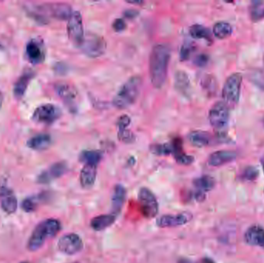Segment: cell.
<instances>
[{
  "mask_svg": "<svg viewBox=\"0 0 264 263\" xmlns=\"http://www.w3.org/2000/svg\"><path fill=\"white\" fill-rule=\"evenodd\" d=\"M97 168L98 166L93 164H84L81 170L80 181L81 186L85 189H90L94 184L97 177Z\"/></svg>",
  "mask_w": 264,
  "mask_h": 263,
  "instance_id": "ffe728a7",
  "label": "cell"
},
{
  "mask_svg": "<svg viewBox=\"0 0 264 263\" xmlns=\"http://www.w3.org/2000/svg\"><path fill=\"white\" fill-rule=\"evenodd\" d=\"M236 152L232 151H218L214 152L208 159V164L212 167H219L236 159Z\"/></svg>",
  "mask_w": 264,
  "mask_h": 263,
  "instance_id": "e0dca14e",
  "label": "cell"
},
{
  "mask_svg": "<svg viewBox=\"0 0 264 263\" xmlns=\"http://www.w3.org/2000/svg\"><path fill=\"white\" fill-rule=\"evenodd\" d=\"M3 101H4V96H3V93L0 92V108L2 107Z\"/></svg>",
  "mask_w": 264,
  "mask_h": 263,
  "instance_id": "ee69618b",
  "label": "cell"
},
{
  "mask_svg": "<svg viewBox=\"0 0 264 263\" xmlns=\"http://www.w3.org/2000/svg\"><path fill=\"white\" fill-rule=\"evenodd\" d=\"M242 80V74L239 73L232 74L226 80L223 86L222 96L223 102L228 107H235L239 102Z\"/></svg>",
  "mask_w": 264,
  "mask_h": 263,
  "instance_id": "277c9868",
  "label": "cell"
},
{
  "mask_svg": "<svg viewBox=\"0 0 264 263\" xmlns=\"http://www.w3.org/2000/svg\"><path fill=\"white\" fill-rule=\"evenodd\" d=\"M0 205L7 214H13L17 209V199L13 190L7 186L0 187Z\"/></svg>",
  "mask_w": 264,
  "mask_h": 263,
  "instance_id": "7c38bea8",
  "label": "cell"
},
{
  "mask_svg": "<svg viewBox=\"0 0 264 263\" xmlns=\"http://www.w3.org/2000/svg\"><path fill=\"white\" fill-rule=\"evenodd\" d=\"M171 50L165 43H159L152 48L149 59V74L152 85L159 89L165 82Z\"/></svg>",
  "mask_w": 264,
  "mask_h": 263,
  "instance_id": "6da1fadb",
  "label": "cell"
},
{
  "mask_svg": "<svg viewBox=\"0 0 264 263\" xmlns=\"http://www.w3.org/2000/svg\"><path fill=\"white\" fill-rule=\"evenodd\" d=\"M112 27L116 32H122L126 29V23L124 19H117L113 22Z\"/></svg>",
  "mask_w": 264,
  "mask_h": 263,
  "instance_id": "ab89813d",
  "label": "cell"
},
{
  "mask_svg": "<svg viewBox=\"0 0 264 263\" xmlns=\"http://www.w3.org/2000/svg\"><path fill=\"white\" fill-rule=\"evenodd\" d=\"M263 123H264V120H263Z\"/></svg>",
  "mask_w": 264,
  "mask_h": 263,
  "instance_id": "7dc6e473",
  "label": "cell"
},
{
  "mask_svg": "<svg viewBox=\"0 0 264 263\" xmlns=\"http://www.w3.org/2000/svg\"><path fill=\"white\" fill-rule=\"evenodd\" d=\"M138 202L141 213L147 219H152L158 212V203L152 191L147 187H141L138 193Z\"/></svg>",
  "mask_w": 264,
  "mask_h": 263,
  "instance_id": "52a82bcc",
  "label": "cell"
},
{
  "mask_svg": "<svg viewBox=\"0 0 264 263\" xmlns=\"http://www.w3.org/2000/svg\"><path fill=\"white\" fill-rule=\"evenodd\" d=\"M263 172H264V164H263Z\"/></svg>",
  "mask_w": 264,
  "mask_h": 263,
  "instance_id": "bcb514c9",
  "label": "cell"
},
{
  "mask_svg": "<svg viewBox=\"0 0 264 263\" xmlns=\"http://www.w3.org/2000/svg\"><path fill=\"white\" fill-rule=\"evenodd\" d=\"M61 115V111L54 104H43L36 109L33 114V120L37 123L51 125Z\"/></svg>",
  "mask_w": 264,
  "mask_h": 263,
  "instance_id": "9c48e42d",
  "label": "cell"
},
{
  "mask_svg": "<svg viewBox=\"0 0 264 263\" xmlns=\"http://www.w3.org/2000/svg\"><path fill=\"white\" fill-rule=\"evenodd\" d=\"M131 124V118L129 116L122 115L119 117L117 121V125L118 127V130L128 129V127Z\"/></svg>",
  "mask_w": 264,
  "mask_h": 263,
  "instance_id": "f35d334b",
  "label": "cell"
},
{
  "mask_svg": "<svg viewBox=\"0 0 264 263\" xmlns=\"http://www.w3.org/2000/svg\"><path fill=\"white\" fill-rule=\"evenodd\" d=\"M141 78L131 77L121 87L113 99V104L117 109H125L136 101L141 87Z\"/></svg>",
  "mask_w": 264,
  "mask_h": 263,
  "instance_id": "3957f363",
  "label": "cell"
},
{
  "mask_svg": "<svg viewBox=\"0 0 264 263\" xmlns=\"http://www.w3.org/2000/svg\"><path fill=\"white\" fill-rule=\"evenodd\" d=\"M190 36L198 40H211L210 30L200 24H195L189 28Z\"/></svg>",
  "mask_w": 264,
  "mask_h": 263,
  "instance_id": "4316f807",
  "label": "cell"
},
{
  "mask_svg": "<svg viewBox=\"0 0 264 263\" xmlns=\"http://www.w3.org/2000/svg\"><path fill=\"white\" fill-rule=\"evenodd\" d=\"M194 51V46L190 43H185L182 45L180 51V60L182 61L188 60Z\"/></svg>",
  "mask_w": 264,
  "mask_h": 263,
  "instance_id": "d590c367",
  "label": "cell"
},
{
  "mask_svg": "<svg viewBox=\"0 0 264 263\" xmlns=\"http://www.w3.org/2000/svg\"><path fill=\"white\" fill-rule=\"evenodd\" d=\"M52 143V139L49 134H41L31 137L27 142V146L35 151H44L49 148Z\"/></svg>",
  "mask_w": 264,
  "mask_h": 263,
  "instance_id": "7402d4cb",
  "label": "cell"
},
{
  "mask_svg": "<svg viewBox=\"0 0 264 263\" xmlns=\"http://www.w3.org/2000/svg\"><path fill=\"white\" fill-rule=\"evenodd\" d=\"M55 90L58 96L67 104H75L78 98V91L73 86L67 83H60L56 85Z\"/></svg>",
  "mask_w": 264,
  "mask_h": 263,
  "instance_id": "d6986e66",
  "label": "cell"
},
{
  "mask_svg": "<svg viewBox=\"0 0 264 263\" xmlns=\"http://www.w3.org/2000/svg\"><path fill=\"white\" fill-rule=\"evenodd\" d=\"M263 60H264V57H263Z\"/></svg>",
  "mask_w": 264,
  "mask_h": 263,
  "instance_id": "c3c4849f",
  "label": "cell"
},
{
  "mask_svg": "<svg viewBox=\"0 0 264 263\" xmlns=\"http://www.w3.org/2000/svg\"><path fill=\"white\" fill-rule=\"evenodd\" d=\"M61 229V224L57 219H50L40 222L36 226L32 232L28 243L27 249L31 252L40 249L48 238H53L57 235Z\"/></svg>",
  "mask_w": 264,
  "mask_h": 263,
  "instance_id": "7a4b0ae2",
  "label": "cell"
},
{
  "mask_svg": "<svg viewBox=\"0 0 264 263\" xmlns=\"http://www.w3.org/2000/svg\"><path fill=\"white\" fill-rule=\"evenodd\" d=\"M102 154L99 151H84L80 155V161L84 164L97 165L102 160Z\"/></svg>",
  "mask_w": 264,
  "mask_h": 263,
  "instance_id": "83f0119b",
  "label": "cell"
},
{
  "mask_svg": "<svg viewBox=\"0 0 264 263\" xmlns=\"http://www.w3.org/2000/svg\"><path fill=\"white\" fill-rule=\"evenodd\" d=\"M21 263H30V262H28V261H22V262H21Z\"/></svg>",
  "mask_w": 264,
  "mask_h": 263,
  "instance_id": "f6af8a7d",
  "label": "cell"
},
{
  "mask_svg": "<svg viewBox=\"0 0 264 263\" xmlns=\"http://www.w3.org/2000/svg\"><path fill=\"white\" fill-rule=\"evenodd\" d=\"M176 162L182 165H189L194 161V158L191 155H187L182 153L175 156Z\"/></svg>",
  "mask_w": 264,
  "mask_h": 263,
  "instance_id": "8d00e7d4",
  "label": "cell"
},
{
  "mask_svg": "<svg viewBox=\"0 0 264 263\" xmlns=\"http://www.w3.org/2000/svg\"><path fill=\"white\" fill-rule=\"evenodd\" d=\"M209 61V57L206 54H200L195 59V63L199 66H204Z\"/></svg>",
  "mask_w": 264,
  "mask_h": 263,
  "instance_id": "60d3db41",
  "label": "cell"
},
{
  "mask_svg": "<svg viewBox=\"0 0 264 263\" xmlns=\"http://www.w3.org/2000/svg\"><path fill=\"white\" fill-rule=\"evenodd\" d=\"M57 247L60 252L66 255H75L82 250L84 243L81 237L77 234H67L59 240Z\"/></svg>",
  "mask_w": 264,
  "mask_h": 263,
  "instance_id": "30bf717a",
  "label": "cell"
},
{
  "mask_svg": "<svg viewBox=\"0 0 264 263\" xmlns=\"http://www.w3.org/2000/svg\"><path fill=\"white\" fill-rule=\"evenodd\" d=\"M67 34L69 39L77 45L81 46L84 41V27L82 16L78 11L73 12L67 22Z\"/></svg>",
  "mask_w": 264,
  "mask_h": 263,
  "instance_id": "ba28073f",
  "label": "cell"
},
{
  "mask_svg": "<svg viewBox=\"0 0 264 263\" xmlns=\"http://www.w3.org/2000/svg\"><path fill=\"white\" fill-rule=\"evenodd\" d=\"M193 219L190 212L180 213L178 214H164L156 220V224L160 228H173L185 225Z\"/></svg>",
  "mask_w": 264,
  "mask_h": 263,
  "instance_id": "8fae6325",
  "label": "cell"
},
{
  "mask_svg": "<svg viewBox=\"0 0 264 263\" xmlns=\"http://www.w3.org/2000/svg\"><path fill=\"white\" fill-rule=\"evenodd\" d=\"M202 86L209 93H214L217 90V81L213 77L206 76L202 81Z\"/></svg>",
  "mask_w": 264,
  "mask_h": 263,
  "instance_id": "d6a6232c",
  "label": "cell"
},
{
  "mask_svg": "<svg viewBox=\"0 0 264 263\" xmlns=\"http://www.w3.org/2000/svg\"><path fill=\"white\" fill-rule=\"evenodd\" d=\"M37 198H28L22 202V208L26 212H32L37 208Z\"/></svg>",
  "mask_w": 264,
  "mask_h": 263,
  "instance_id": "e575fe53",
  "label": "cell"
},
{
  "mask_svg": "<svg viewBox=\"0 0 264 263\" xmlns=\"http://www.w3.org/2000/svg\"><path fill=\"white\" fill-rule=\"evenodd\" d=\"M215 179L209 175H203L193 181V185L196 187V192H200L205 194L207 192L211 191L215 187Z\"/></svg>",
  "mask_w": 264,
  "mask_h": 263,
  "instance_id": "484cf974",
  "label": "cell"
},
{
  "mask_svg": "<svg viewBox=\"0 0 264 263\" xmlns=\"http://www.w3.org/2000/svg\"><path fill=\"white\" fill-rule=\"evenodd\" d=\"M33 76H34L33 73L28 72L22 74V76L19 78L17 82L15 84L14 89H13V93H14L16 99L20 100L23 97Z\"/></svg>",
  "mask_w": 264,
  "mask_h": 263,
  "instance_id": "d4e9b609",
  "label": "cell"
},
{
  "mask_svg": "<svg viewBox=\"0 0 264 263\" xmlns=\"http://www.w3.org/2000/svg\"><path fill=\"white\" fill-rule=\"evenodd\" d=\"M126 198V189L122 184H117L114 187L111 196V208L112 214L117 216L122 211Z\"/></svg>",
  "mask_w": 264,
  "mask_h": 263,
  "instance_id": "2e32d148",
  "label": "cell"
},
{
  "mask_svg": "<svg viewBox=\"0 0 264 263\" xmlns=\"http://www.w3.org/2000/svg\"><path fill=\"white\" fill-rule=\"evenodd\" d=\"M232 32H233V28L228 22H218L213 27L214 35L220 40L228 38L232 34Z\"/></svg>",
  "mask_w": 264,
  "mask_h": 263,
  "instance_id": "f1b7e54d",
  "label": "cell"
},
{
  "mask_svg": "<svg viewBox=\"0 0 264 263\" xmlns=\"http://www.w3.org/2000/svg\"><path fill=\"white\" fill-rule=\"evenodd\" d=\"M250 80L258 87L264 90V73L261 70H253L250 74Z\"/></svg>",
  "mask_w": 264,
  "mask_h": 263,
  "instance_id": "1f68e13d",
  "label": "cell"
},
{
  "mask_svg": "<svg viewBox=\"0 0 264 263\" xmlns=\"http://www.w3.org/2000/svg\"><path fill=\"white\" fill-rule=\"evenodd\" d=\"M43 8L45 12L49 13L53 17L60 20L69 19L73 13L71 7L67 4H50V5L44 6Z\"/></svg>",
  "mask_w": 264,
  "mask_h": 263,
  "instance_id": "9a60e30c",
  "label": "cell"
},
{
  "mask_svg": "<svg viewBox=\"0 0 264 263\" xmlns=\"http://www.w3.org/2000/svg\"><path fill=\"white\" fill-rule=\"evenodd\" d=\"M67 171V165L66 163L57 162L53 164L48 170L42 172L37 178V181L40 184H48L53 180L60 178L64 175Z\"/></svg>",
  "mask_w": 264,
  "mask_h": 263,
  "instance_id": "4fadbf2b",
  "label": "cell"
},
{
  "mask_svg": "<svg viewBox=\"0 0 264 263\" xmlns=\"http://www.w3.org/2000/svg\"><path fill=\"white\" fill-rule=\"evenodd\" d=\"M178 263H194L193 261H191V260L187 259V258H181Z\"/></svg>",
  "mask_w": 264,
  "mask_h": 263,
  "instance_id": "7bdbcfd3",
  "label": "cell"
},
{
  "mask_svg": "<svg viewBox=\"0 0 264 263\" xmlns=\"http://www.w3.org/2000/svg\"><path fill=\"white\" fill-rule=\"evenodd\" d=\"M118 138L125 143H131L133 141L134 135L128 129L118 130Z\"/></svg>",
  "mask_w": 264,
  "mask_h": 263,
  "instance_id": "74e56055",
  "label": "cell"
},
{
  "mask_svg": "<svg viewBox=\"0 0 264 263\" xmlns=\"http://www.w3.org/2000/svg\"><path fill=\"white\" fill-rule=\"evenodd\" d=\"M229 107L224 102L215 103L209 110V120L212 128L217 131H222L229 123Z\"/></svg>",
  "mask_w": 264,
  "mask_h": 263,
  "instance_id": "8992f818",
  "label": "cell"
},
{
  "mask_svg": "<svg viewBox=\"0 0 264 263\" xmlns=\"http://www.w3.org/2000/svg\"><path fill=\"white\" fill-rule=\"evenodd\" d=\"M151 152L157 155H169L174 154V146L170 144L152 145L150 148Z\"/></svg>",
  "mask_w": 264,
  "mask_h": 263,
  "instance_id": "f546056e",
  "label": "cell"
},
{
  "mask_svg": "<svg viewBox=\"0 0 264 263\" xmlns=\"http://www.w3.org/2000/svg\"><path fill=\"white\" fill-rule=\"evenodd\" d=\"M259 175V171L253 166H249L244 169L242 177L247 181H254Z\"/></svg>",
  "mask_w": 264,
  "mask_h": 263,
  "instance_id": "836d02e7",
  "label": "cell"
},
{
  "mask_svg": "<svg viewBox=\"0 0 264 263\" xmlns=\"http://www.w3.org/2000/svg\"><path fill=\"white\" fill-rule=\"evenodd\" d=\"M83 52L90 58L102 57L107 49V43L102 36L93 33H87L84 36V41L81 46Z\"/></svg>",
  "mask_w": 264,
  "mask_h": 263,
  "instance_id": "5b68a950",
  "label": "cell"
},
{
  "mask_svg": "<svg viewBox=\"0 0 264 263\" xmlns=\"http://www.w3.org/2000/svg\"><path fill=\"white\" fill-rule=\"evenodd\" d=\"M124 15H125V17L128 18V19H134L138 16V12L135 10H127L125 12Z\"/></svg>",
  "mask_w": 264,
  "mask_h": 263,
  "instance_id": "b9f144b4",
  "label": "cell"
},
{
  "mask_svg": "<svg viewBox=\"0 0 264 263\" xmlns=\"http://www.w3.org/2000/svg\"><path fill=\"white\" fill-rule=\"evenodd\" d=\"M116 218L113 214L97 216L90 221V227L97 232L105 230L115 222Z\"/></svg>",
  "mask_w": 264,
  "mask_h": 263,
  "instance_id": "44dd1931",
  "label": "cell"
},
{
  "mask_svg": "<svg viewBox=\"0 0 264 263\" xmlns=\"http://www.w3.org/2000/svg\"><path fill=\"white\" fill-rule=\"evenodd\" d=\"M190 143L197 148H203L210 145L212 141L209 133L203 131H193L188 136Z\"/></svg>",
  "mask_w": 264,
  "mask_h": 263,
  "instance_id": "cb8c5ba5",
  "label": "cell"
},
{
  "mask_svg": "<svg viewBox=\"0 0 264 263\" xmlns=\"http://www.w3.org/2000/svg\"><path fill=\"white\" fill-rule=\"evenodd\" d=\"M175 87L176 90L181 94L185 97H188L190 93V88H191V84H190L189 78L186 73L184 71H178L175 76Z\"/></svg>",
  "mask_w": 264,
  "mask_h": 263,
  "instance_id": "603a6c76",
  "label": "cell"
},
{
  "mask_svg": "<svg viewBox=\"0 0 264 263\" xmlns=\"http://www.w3.org/2000/svg\"><path fill=\"white\" fill-rule=\"evenodd\" d=\"M250 16L254 22L264 19V7L261 3H253L250 9Z\"/></svg>",
  "mask_w": 264,
  "mask_h": 263,
  "instance_id": "4dcf8cb0",
  "label": "cell"
},
{
  "mask_svg": "<svg viewBox=\"0 0 264 263\" xmlns=\"http://www.w3.org/2000/svg\"><path fill=\"white\" fill-rule=\"evenodd\" d=\"M244 240L247 244L259 246L264 249V229L260 225H252L247 229L244 235Z\"/></svg>",
  "mask_w": 264,
  "mask_h": 263,
  "instance_id": "5bb4252c",
  "label": "cell"
},
{
  "mask_svg": "<svg viewBox=\"0 0 264 263\" xmlns=\"http://www.w3.org/2000/svg\"><path fill=\"white\" fill-rule=\"evenodd\" d=\"M26 54L29 61L34 64L42 63L44 60L45 54L43 47L35 40H32L27 44Z\"/></svg>",
  "mask_w": 264,
  "mask_h": 263,
  "instance_id": "ac0fdd59",
  "label": "cell"
}]
</instances>
